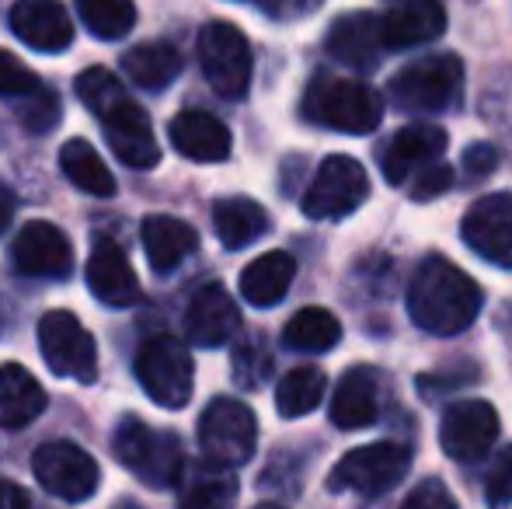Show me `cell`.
I'll return each mask as SVG.
<instances>
[{
  "label": "cell",
  "mask_w": 512,
  "mask_h": 509,
  "mask_svg": "<svg viewBox=\"0 0 512 509\" xmlns=\"http://www.w3.org/2000/svg\"><path fill=\"white\" fill-rule=\"evenodd\" d=\"M46 412V391L21 363L0 367V429H21Z\"/></svg>",
  "instance_id": "27"
},
{
  "label": "cell",
  "mask_w": 512,
  "mask_h": 509,
  "mask_svg": "<svg viewBox=\"0 0 512 509\" xmlns=\"http://www.w3.org/2000/svg\"><path fill=\"white\" fill-rule=\"evenodd\" d=\"M391 102L408 116H439L464 95V63L453 53H432L401 67L387 84Z\"/></svg>",
  "instance_id": "4"
},
{
  "label": "cell",
  "mask_w": 512,
  "mask_h": 509,
  "mask_svg": "<svg viewBox=\"0 0 512 509\" xmlns=\"http://www.w3.org/2000/svg\"><path fill=\"white\" fill-rule=\"evenodd\" d=\"M304 116L335 133L366 136L384 119V98L352 77H314L304 91Z\"/></svg>",
  "instance_id": "2"
},
{
  "label": "cell",
  "mask_w": 512,
  "mask_h": 509,
  "mask_svg": "<svg viewBox=\"0 0 512 509\" xmlns=\"http://www.w3.org/2000/svg\"><path fill=\"white\" fill-rule=\"evenodd\" d=\"M370 196V175L356 157H324L321 168L310 178L300 210L310 220H342L356 213Z\"/></svg>",
  "instance_id": "8"
},
{
  "label": "cell",
  "mask_w": 512,
  "mask_h": 509,
  "mask_svg": "<svg viewBox=\"0 0 512 509\" xmlns=\"http://www.w3.org/2000/svg\"><path fill=\"white\" fill-rule=\"evenodd\" d=\"M25 102L18 105L21 112V123H25L28 129H35V133H46V129L56 126V119H60V102H56L49 91L35 88L28 91V95H21Z\"/></svg>",
  "instance_id": "36"
},
{
  "label": "cell",
  "mask_w": 512,
  "mask_h": 509,
  "mask_svg": "<svg viewBox=\"0 0 512 509\" xmlns=\"http://www.w3.org/2000/svg\"><path fill=\"white\" fill-rule=\"evenodd\" d=\"M11 262L28 279H63L74 269V248H70V238L56 224L32 220L14 238Z\"/></svg>",
  "instance_id": "15"
},
{
  "label": "cell",
  "mask_w": 512,
  "mask_h": 509,
  "mask_svg": "<svg viewBox=\"0 0 512 509\" xmlns=\"http://www.w3.org/2000/svg\"><path fill=\"white\" fill-rule=\"evenodd\" d=\"M77 11L98 39H122L136 25L133 0H77Z\"/></svg>",
  "instance_id": "33"
},
{
  "label": "cell",
  "mask_w": 512,
  "mask_h": 509,
  "mask_svg": "<svg viewBox=\"0 0 512 509\" xmlns=\"http://www.w3.org/2000/svg\"><path fill=\"white\" fill-rule=\"evenodd\" d=\"M446 129L436 123H411L391 136V143L380 154V171L391 185H405L418 171L436 164L446 150Z\"/></svg>",
  "instance_id": "16"
},
{
  "label": "cell",
  "mask_w": 512,
  "mask_h": 509,
  "mask_svg": "<svg viewBox=\"0 0 512 509\" xmlns=\"http://www.w3.org/2000/svg\"><path fill=\"white\" fill-rule=\"evenodd\" d=\"M485 503L492 509H509L512 506V443L506 450H499L492 471H488Z\"/></svg>",
  "instance_id": "37"
},
{
  "label": "cell",
  "mask_w": 512,
  "mask_h": 509,
  "mask_svg": "<svg viewBox=\"0 0 512 509\" xmlns=\"http://www.w3.org/2000/svg\"><path fill=\"white\" fill-rule=\"evenodd\" d=\"M39 88V77L32 74V70L25 67V63L18 60V56L4 53L0 49V98H21L28 95V91Z\"/></svg>",
  "instance_id": "38"
},
{
  "label": "cell",
  "mask_w": 512,
  "mask_h": 509,
  "mask_svg": "<svg viewBox=\"0 0 512 509\" xmlns=\"http://www.w3.org/2000/svg\"><path fill=\"white\" fill-rule=\"evenodd\" d=\"M485 293L460 265L443 255H429L408 283V314L429 335H460L481 314Z\"/></svg>",
  "instance_id": "1"
},
{
  "label": "cell",
  "mask_w": 512,
  "mask_h": 509,
  "mask_svg": "<svg viewBox=\"0 0 512 509\" xmlns=\"http://www.w3.org/2000/svg\"><path fill=\"white\" fill-rule=\"evenodd\" d=\"M199 63H203V74L209 88L220 98H244L251 84V46L244 39V32L230 21H209L199 32Z\"/></svg>",
  "instance_id": "9"
},
{
  "label": "cell",
  "mask_w": 512,
  "mask_h": 509,
  "mask_svg": "<svg viewBox=\"0 0 512 509\" xmlns=\"http://www.w3.org/2000/svg\"><path fill=\"white\" fill-rule=\"evenodd\" d=\"M213 227H216V238H220L223 248L241 252V248L255 245L258 238H265L272 224H269L265 206H258L255 199L230 196L213 206Z\"/></svg>",
  "instance_id": "28"
},
{
  "label": "cell",
  "mask_w": 512,
  "mask_h": 509,
  "mask_svg": "<svg viewBox=\"0 0 512 509\" xmlns=\"http://www.w3.org/2000/svg\"><path fill=\"white\" fill-rule=\"evenodd\" d=\"M411 468V450L401 443H366L342 457L331 468L328 489L331 492H356L363 499H377L384 492H391L394 485H401L408 478Z\"/></svg>",
  "instance_id": "5"
},
{
  "label": "cell",
  "mask_w": 512,
  "mask_h": 509,
  "mask_svg": "<svg viewBox=\"0 0 512 509\" xmlns=\"http://www.w3.org/2000/svg\"><path fill=\"white\" fill-rule=\"evenodd\" d=\"M136 381L150 394V401L161 408H185L196 384L189 349L171 335H154L136 353Z\"/></svg>",
  "instance_id": "7"
},
{
  "label": "cell",
  "mask_w": 512,
  "mask_h": 509,
  "mask_svg": "<svg viewBox=\"0 0 512 509\" xmlns=\"http://www.w3.org/2000/svg\"><path fill=\"white\" fill-rule=\"evenodd\" d=\"M241 332V311L234 297L220 283H209L189 300L185 311V335L199 349H220Z\"/></svg>",
  "instance_id": "18"
},
{
  "label": "cell",
  "mask_w": 512,
  "mask_h": 509,
  "mask_svg": "<svg viewBox=\"0 0 512 509\" xmlns=\"http://www.w3.org/2000/svg\"><path fill=\"white\" fill-rule=\"evenodd\" d=\"M450 189H453V168L443 161L429 164V168L411 178V199H415V203H429V199L443 196V192H450Z\"/></svg>",
  "instance_id": "39"
},
{
  "label": "cell",
  "mask_w": 512,
  "mask_h": 509,
  "mask_svg": "<svg viewBox=\"0 0 512 509\" xmlns=\"http://www.w3.org/2000/svg\"><path fill=\"white\" fill-rule=\"evenodd\" d=\"M112 450L122 468L133 471L150 489H171V485H178V478L185 471L182 440L175 433H168V429L147 426L136 415H126L115 426Z\"/></svg>",
  "instance_id": "3"
},
{
  "label": "cell",
  "mask_w": 512,
  "mask_h": 509,
  "mask_svg": "<svg viewBox=\"0 0 512 509\" xmlns=\"http://www.w3.org/2000/svg\"><path fill=\"white\" fill-rule=\"evenodd\" d=\"M380 28L370 11H352L331 25L328 53L331 60L345 63L352 70H373L380 60Z\"/></svg>",
  "instance_id": "23"
},
{
  "label": "cell",
  "mask_w": 512,
  "mask_h": 509,
  "mask_svg": "<svg viewBox=\"0 0 512 509\" xmlns=\"http://www.w3.org/2000/svg\"><path fill=\"white\" fill-rule=\"evenodd\" d=\"M32 471L42 482V489L49 496L63 499V503H84V499H91L98 489V478H102L95 457L70 440L42 443L32 457Z\"/></svg>",
  "instance_id": "11"
},
{
  "label": "cell",
  "mask_w": 512,
  "mask_h": 509,
  "mask_svg": "<svg viewBox=\"0 0 512 509\" xmlns=\"http://www.w3.org/2000/svg\"><path fill=\"white\" fill-rule=\"evenodd\" d=\"M258 443V419L244 401L213 398L199 419V447L209 464L241 468L251 461Z\"/></svg>",
  "instance_id": "6"
},
{
  "label": "cell",
  "mask_w": 512,
  "mask_h": 509,
  "mask_svg": "<svg viewBox=\"0 0 512 509\" xmlns=\"http://www.w3.org/2000/svg\"><path fill=\"white\" fill-rule=\"evenodd\" d=\"M328 415L342 433L349 429H366L380 415V381L370 367H352L342 374L335 394H331Z\"/></svg>",
  "instance_id": "21"
},
{
  "label": "cell",
  "mask_w": 512,
  "mask_h": 509,
  "mask_svg": "<svg viewBox=\"0 0 512 509\" xmlns=\"http://www.w3.org/2000/svg\"><path fill=\"white\" fill-rule=\"evenodd\" d=\"M168 136L175 143V150L189 161H199V164H220L230 157V129L220 123L216 116L209 112H182V116L171 119L168 126Z\"/></svg>",
  "instance_id": "22"
},
{
  "label": "cell",
  "mask_w": 512,
  "mask_h": 509,
  "mask_svg": "<svg viewBox=\"0 0 512 509\" xmlns=\"http://www.w3.org/2000/svg\"><path fill=\"white\" fill-rule=\"evenodd\" d=\"M460 238L478 258L512 269V196L492 192L474 199V206L460 220Z\"/></svg>",
  "instance_id": "14"
},
{
  "label": "cell",
  "mask_w": 512,
  "mask_h": 509,
  "mask_svg": "<svg viewBox=\"0 0 512 509\" xmlns=\"http://www.w3.org/2000/svg\"><path fill=\"white\" fill-rule=\"evenodd\" d=\"M269 374H272V356H269V349L262 346L258 335L251 342H244V346H237V353H234V381L237 384L258 387Z\"/></svg>",
  "instance_id": "34"
},
{
  "label": "cell",
  "mask_w": 512,
  "mask_h": 509,
  "mask_svg": "<svg viewBox=\"0 0 512 509\" xmlns=\"http://www.w3.org/2000/svg\"><path fill=\"white\" fill-rule=\"evenodd\" d=\"M39 349L56 377L91 384L98 377V346L74 311H46L39 321Z\"/></svg>",
  "instance_id": "10"
},
{
  "label": "cell",
  "mask_w": 512,
  "mask_h": 509,
  "mask_svg": "<svg viewBox=\"0 0 512 509\" xmlns=\"http://www.w3.org/2000/svg\"><path fill=\"white\" fill-rule=\"evenodd\" d=\"M7 21L11 32L39 53H60L74 42V25L60 0H18Z\"/></svg>",
  "instance_id": "19"
},
{
  "label": "cell",
  "mask_w": 512,
  "mask_h": 509,
  "mask_svg": "<svg viewBox=\"0 0 512 509\" xmlns=\"http://www.w3.org/2000/svg\"><path fill=\"white\" fill-rule=\"evenodd\" d=\"M401 509H457V499L439 478H422L405 496Z\"/></svg>",
  "instance_id": "40"
},
{
  "label": "cell",
  "mask_w": 512,
  "mask_h": 509,
  "mask_svg": "<svg viewBox=\"0 0 512 509\" xmlns=\"http://www.w3.org/2000/svg\"><path fill=\"white\" fill-rule=\"evenodd\" d=\"M0 509H35V499L11 478H0Z\"/></svg>",
  "instance_id": "42"
},
{
  "label": "cell",
  "mask_w": 512,
  "mask_h": 509,
  "mask_svg": "<svg viewBox=\"0 0 512 509\" xmlns=\"http://www.w3.org/2000/svg\"><path fill=\"white\" fill-rule=\"evenodd\" d=\"M460 164H464L471 182H481V178H488L499 168V150H495L492 143H471V147L464 150V157H460Z\"/></svg>",
  "instance_id": "41"
},
{
  "label": "cell",
  "mask_w": 512,
  "mask_h": 509,
  "mask_svg": "<svg viewBox=\"0 0 512 509\" xmlns=\"http://www.w3.org/2000/svg\"><path fill=\"white\" fill-rule=\"evenodd\" d=\"M140 238H143V252L154 272H175L192 252L199 248V234L196 227H189L178 217H147L140 224Z\"/></svg>",
  "instance_id": "24"
},
{
  "label": "cell",
  "mask_w": 512,
  "mask_h": 509,
  "mask_svg": "<svg viewBox=\"0 0 512 509\" xmlns=\"http://www.w3.org/2000/svg\"><path fill=\"white\" fill-rule=\"evenodd\" d=\"M11 217H14V196H11V189L0 185V234L11 227Z\"/></svg>",
  "instance_id": "43"
},
{
  "label": "cell",
  "mask_w": 512,
  "mask_h": 509,
  "mask_svg": "<svg viewBox=\"0 0 512 509\" xmlns=\"http://www.w3.org/2000/svg\"><path fill=\"white\" fill-rule=\"evenodd\" d=\"M237 492L241 485L230 468L209 461L192 464L178 478V509H234Z\"/></svg>",
  "instance_id": "25"
},
{
  "label": "cell",
  "mask_w": 512,
  "mask_h": 509,
  "mask_svg": "<svg viewBox=\"0 0 512 509\" xmlns=\"http://www.w3.org/2000/svg\"><path fill=\"white\" fill-rule=\"evenodd\" d=\"M119 91H122V84L102 67H91V70H84V74L77 77V98H81L91 112H102L105 105L119 95Z\"/></svg>",
  "instance_id": "35"
},
{
  "label": "cell",
  "mask_w": 512,
  "mask_h": 509,
  "mask_svg": "<svg viewBox=\"0 0 512 509\" xmlns=\"http://www.w3.org/2000/svg\"><path fill=\"white\" fill-rule=\"evenodd\" d=\"M98 123H102V133L108 140V147L115 150L122 164L129 168H154L161 161V147H157V136H154V126H150L147 112L126 95L112 98L102 112H95Z\"/></svg>",
  "instance_id": "13"
},
{
  "label": "cell",
  "mask_w": 512,
  "mask_h": 509,
  "mask_svg": "<svg viewBox=\"0 0 512 509\" xmlns=\"http://www.w3.org/2000/svg\"><path fill=\"white\" fill-rule=\"evenodd\" d=\"M380 46L401 53V49L422 46L446 32V7L443 0H394L377 21Z\"/></svg>",
  "instance_id": "17"
},
{
  "label": "cell",
  "mask_w": 512,
  "mask_h": 509,
  "mask_svg": "<svg viewBox=\"0 0 512 509\" xmlns=\"http://www.w3.org/2000/svg\"><path fill=\"white\" fill-rule=\"evenodd\" d=\"M255 4H272V0H255Z\"/></svg>",
  "instance_id": "45"
},
{
  "label": "cell",
  "mask_w": 512,
  "mask_h": 509,
  "mask_svg": "<svg viewBox=\"0 0 512 509\" xmlns=\"http://www.w3.org/2000/svg\"><path fill=\"white\" fill-rule=\"evenodd\" d=\"M88 286L108 307H133L140 300V279L115 241H98L88 258Z\"/></svg>",
  "instance_id": "20"
},
{
  "label": "cell",
  "mask_w": 512,
  "mask_h": 509,
  "mask_svg": "<svg viewBox=\"0 0 512 509\" xmlns=\"http://www.w3.org/2000/svg\"><path fill=\"white\" fill-rule=\"evenodd\" d=\"M122 67H126V74L133 77L140 88L161 91L182 74V56H178V49L168 46V42H143V46L129 49V53L122 56Z\"/></svg>",
  "instance_id": "30"
},
{
  "label": "cell",
  "mask_w": 512,
  "mask_h": 509,
  "mask_svg": "<svg viewBox=\"0 0 512 509\" xmlns=\"http://www.w3.org/2000/svg\"><path fill=\"white\" fill-rule=\"evenodd\" d=\"M255 509H286V506H272V503H269V506H255Z\"/></svg>",
  "instance_id": "44"
},
{
  "label": "cell",
  "mask_w": 512,
  "mask_h": 509,
  "mask_svg": "<svg viewBox=\"0 0 512 509\" xmlns=\"http://www.w3.org/2000/svg\"><path fill=\"white\" fill-rule=\"evenodd\" d=\"M342 339V325L324 307H304L297 311L283 328V346L297 353H328Z\"/></svg>",
  "instance_id": "31"
},
{
  "label": "cell",
  "mask_w": 512,
  "mask_h": 509,
  "mask_svg": "<svg viewBox=\"0 0 512 509\" xmlns=\"http://www.w3.org/2000/svg\"><path fill=\"white\" fill-rule=\"evenodd\" d=\"M297 279V258L290 252H265L241 272V297L251 307H276Z\"/></svg>",
  "instance_id": "26"
},
{
  "label": "cell",
  "mask_w": 512,
  "mask_h": 509,
  "mask_svg": "<svg viewBox=\"0 0 512 509\" xmlns=\"http://www.w3.org/2000/svg\"><path fill=\"white\" fill-rule=\"evenodd\" d=\"M324 391H328V377H324L321 367H297L279 381L276 387V408L283 419H300V415H310L317 405L324 401Z\"/></svg>",
  "instance_id": "32"
},
{
  "label": "cell",
  "mask_w": 512,
  "mask_h": 509,
  "mask_svg": "<svg viewBox=\"0 0 512 509\" xmlns=\"http://www.w3.org/2000/svg\"><path fill=\"white\" fill-rule=\"evenodd\" d=\"M60 168H63V175L81 192H88V196H98V199L115 196V175L108 171L102 154H98L88 140H81V136H74V140H67L60 147Z\"/></svg>",
  "instance_id": "29"
},
{
  "label": "cell",
  "mask_w": 512,
  "mask_h": 509,
  "mask_svg": "<svg viewBox=\"0 0 512 509\" xmlns=\"http://www.w3.org/2000/svg\"><path fill=\"white\" fill-rule=\"evenodd\" d=\"M495 440H499V412L485 398L457 401L446 408L443 422H439V443L450 461H481L495 447Z\"/></svg>",
  "instance_id": "12"
}]
</instances>
